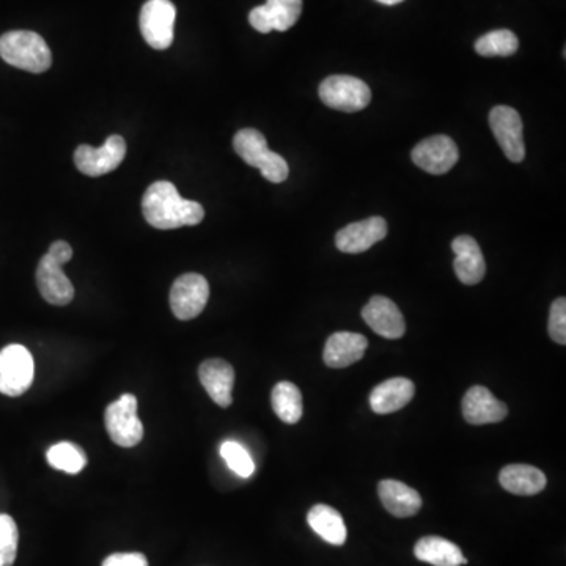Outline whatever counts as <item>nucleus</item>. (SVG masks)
Here are the masks:
<instances>
[{
	"mask_svg": "<svg viewBox=\"0 0 566 566\" xmlns=\"http://www.w3.org/2000/svg\"><path fill=\"white\" fill-rule=\"evenodd\" d=\"M0 57L12 67L29 73H45L51 68L52 54L43 37L30 30H13L0 37Z\"/></svg>",
	"mask_w": 566,
	"mask_h": 566,
	"instance_id": "nucleus-3",
	"label": "nucleus"
},
{
	"mask_svg": "<svg viewBox=\"0 0 566 566\" xmlns=\"http://www.w3.org/2000/svg\"><path fill=\"white\" fill-rule=\"evenodd\" d=\"M307 522L318 537L334 546H342L348 538L345 521L335 508L329 505L317 504L310 508Z\"/></svg>",
	"mask_w": 566,
	"mask_h": 566,
	"instance_id": "nucleus-23",
	"label": "nucleus"
},
{
	"mask_svg": "<svg viewBox=\"0 0 566 566\" xmlns=\"http://www.w3.org/2000/svg\"><path fill=\"white\" fill-rule=\"evenodd\" d=\"M233 148L249 166L260 170L261 175L271 183H283L287 180L288 164L282 156L269 150L266 137L254 128H244L236 133Z\"/></svg>",
	"mask_w": 566,
	"mask_h": 566,
	"instance_id": "nucleus-4",
	"label": "nucleus"
},
{
	"mask_svg": "<svg viewBox=\"0 0 566 566\" xmlns=\"http://www.w3.org/2000/svg\"><path fill=\"white\" fill-rule=\"evenodd\" d=\"M177 8L170 0H148L140 10V32L148 45L158 51L170 48Z\"/></svg>",
	"mask_w": 566,
	"mask_h": 566,
	"instance_id": "nucleus-9",
	"label": "nucleus"
},
{
	"mask_svg": "<svg viewBox=\"0 0 566 566\" xmlns=\"http://www.w3.org/2000/svg\"><path fill=\"white\" fill-rule=\"evenodd\" d=\"M499 482L508 493L535 496L546 488L548 478L538 467L530 464H508L500 471Z\"/></svg>",
	"mask_w": 566,
	"mask_h": 566,
	"instance_id": "nucleus-22",
	"label": "nucleus"
},
{
	"mask_svg": "<svg viewBox=\"0 0 566 566\" xmlns=\"http://www.w3.org/2000/svg\"><path fill=\"white\" fill-rule=\"evenodd\" d=\"M126 142L122 136H111L100 148L81 145L74 151V164L87 177H101L122 164Z\"/></svg>",
	"mask_w": 566,
	"mask_h": 566,
	"instance_id": "nucleus-10",
	"label": "nucleus"
},
{
	"mask_svg": "<svg viewBox=\"0 0 566 566\" xmlns=\"http://www.w3.org/2000/svg\"><path fill=\"white\" fill-rule=\"evenodd\" d=\"M46 456H48V463L51 464V467L71 475L79 474L87 466V455L73 442H59V444L52 445Z\"/></svg>",
	"mask_w": 566,
	"mask_h": 566,
	"instance_id": "nucleus-26",
	"label": "nucleus"
},
{
	"mask_svg": "<svg viewBox=\"0 0 566 566\" xmlns=\"http://www.w3.org/2000/svg\"><path fill=\"white\" fill-rule=\"evenodd\" d=\"M321 101L340 112H359L372 101V90L362 79L353 76H329L321 82Z\"/></svg>",
	"mask_w": 566,
	"mask_h": 566,
	"instance_id": "nucleus-7",
	"label": "nucleus"
},
{
	"mask_svg": "<svg viewBox=\"0 0 566 566\" xmlns=\"http://www.w3.org/2000/svg\"><path fill=\"white\" fill-rule=\"evenodd\" d=\"M378 494L384 508L397 518H411L422 508V497L416 489L398 480L379 482Z\"/></svg>",
	"mask_w": 566,
	"mask_h": 566,
	"instance_id": "nucleus-21",
	"label": "nucleus"
},
{
	"mask_svg": "<svg viewBox=\"0 0 566 566\" xmlns=\"http://www.w3.org/2000/svg\"><path fill=\"white\" fill-rule=\"evenodd\" d=\"M221 456L227 466L239 477L249 478L254 475V460L250 458L249 452L239 442L225 441L221 445Z\"/></svg>",
	"mask_w": 566,
	"mask_h": 566,
	"instance_id": "nucleus-28",
	"label": "nucleus"
},
{
	"mask_svg": "<svg viewBox=\"0 0 566 566\" xmlns=\"http://www.w3.org/2000/svg\"><path fill=\"white\" fill-rule=\"evenodd\" d=\"M73 258V247L67 241H56L48 254L41 258L37 268V285L40 295L52 306H68L74 299V287L65 276L62 266Z\"/></svg>",
	"mask_w": 566,
	"mask_h": 566,
	"instance_id": "nucleus-2",
	"label": "nucleus"
},
{
	"mask_svg": "<svg viewBox=\"0 0 566 566\" xmlns=\"http://www.w3.org/2000/svg\"><path fill=\"white\" fill-rule=\"evenodd\" d=\"M489 126L494 137L511 162H522L526 158V145L522 137V120L513 107L496 106L489 114Z\"/></svg>",
	"mask_w": 566,
	"mask_h": 566,
	"instance_id": "nucleus-11",
	"label": "nucleus"
},
{
	"mask_svg": "<svg viewBox=\"0 0 566 566\" xmlns=\"http://www.w3.org/2000/svg\"><path fill=\"white\" fill-rule=\"evenodd\" d=\"M414 394L416 386L408 378H390L372 390L370 408L379 416H386L408 406Z\"/></svg>",
	"mask_w": 566,
	"mask_h": 566,
	"instance_id": "nucleus-20",
	"label": "nucleus"
},
{
	"mask_svg": "<svg viewBox=\"0 0 566 566\" xmlns=\"http://www.w3.org/2000/svg\"><path fill=\"white\" fill-rule=\"evenodd\" d=\"M145 221L158 230H175L180 227L199 225L205 217L200 203L181 197L175 184L156 181L145 191L142 199Z\"/></svg>",
	"mask_w": 566,
	"mask_h": 566,
	"instance_id": "nucleus-1",
	"label": "nucleus"
},
{
	"mask_svg": "<svg viewBox=\"0 0 566 566\" xmlns=\"http://www.w3.org/2000/svg\"><path fill=\"white\" fill-rule=\"evenodd\" d=\"M368 348L365 335L354 332H335L324 346V364L329 368H346L364 357Z\"/></svg>",
	"mask_w": 566,
	"mask_h": 566,
	"instance_id": "nucleus-19",
	"label": "nucleus"
},
{
	"mask_svg": "<svg viewBox=\"0 0 566 566\" xmlns=\"http://www.w3.org/2000/svg\"><path fill=\"white\" fill-rule=\"evenodd\" d=\"M103 566H148L147 557L139 552H120L112 554L103 562Z\"/></svg>",
	"mask_w": 566,
	"mask_h": 566,
	"instance_id": "nucleus-31",
	"label": "nucleus"
},
{
	"mask_svg": "<svg viewBox=\"0 0 566 566\" xmlns=\"http://www.w3.org/2000/svg\"><path fill=\"white\" fill-rule=\"evenodd\" d=\"M365 323L384 339H401L406 332L405 318L394 301L384 296H375L362 309Z\"/></svg>",
	"mask_w": 566,
	"mask_h": 566,
	"instance_id": "nucleus-15",
	"label": "nucleus"
},
{
	"mask_svg": "<svg viewBox=\"0 0 566 566\" xmlns=\"http://www.w3.org/2000/svg\"><path fill=\"white\" fill-rule=\"evenodd\" d=\"M18 526L12 516L0 515V566H13L18 554Z\"/></svg>",
	"mask_w": 566,
	"mask_h": 566,
	"instance_id": "nucleus-29",
	"label": "nucleus"
},
{
	"mask_svg": "<svg viewBox=\"0 0 566 566\" xmlns=\"http://www.w3.org/2000/svg\"><path fill=\"white\" fill-rule=\"evenodd\" d=\"M452 250L455 252L453 268L458 280L464 285L482 282L486 274V263L477 241L472 236H458L453 239Z\"/></svg>",
	"mask_w": 566,
	"mask_h": 566,
	"instance_id": "nucleus-18",
	"label": "nucleus"
},
{
	"mask_svg": "<svg viewBox=\"0 0 566 566\" xmlns=\"http://www.w3.org/2000/svg\"><path fill=\"white\" fill-rule=\"evenodd\" d=\"M411 156L414 164L425 172L444 175L452 170L460 159V150L456 147L455 140L450 137L433 136L417 144Z\"/></svg>",
	"mask_w": 566,
	"mask_h": 566,
	"instance_id": "nucleus-12",
	"label": "nucleus"
},
{
	"mask_svg": "<svg viewBox=\"0 0 566 566\" xmlns=\"http://www.w3.org/2000/svg\"><path fill=\"white\" fill-rule=\"evenodd\" d=\"M210 299V285L205 277L195 272L183 274L173 282L170 307L178 320L189 321L199 317Z\"/></svg>",
	"mask_w": 566,
	"mask_h": 566,
	"instance_id": "nucleus-8",
	"label": "nucleus"
},
{
	"mask_svg": "<svg viewBox=\"0 0 566 566\" xmlns=\"http://www.w3.org/2000/svg\"><path fill=\"white\" fill-rule=\"evenodd\" d=\"M463 416L471 425L499 423L507 417L508 408L504 401L497 400L486 387L474 386L463 398Z\"/></svg>",
	"mask_w": 566,
	"mask_h": 566,
	"instance_id": "nucleus-16",
	"label": "nucleus"
},
{
	"mask_svg": "<svg viewBox=\"0 0 566 566\" xmlns=\"http://www.w3.org/2000/svg\"><path fill=\"white\" fill-rule=\"evenodd\" d=\"M414 555L420 562L433 566L467 565V559H464L461 549L452 541L441 537L420 538L414 548Z\"/></svg>",
	"mask_w": 566,
	"mask_h": 566,
	"instance_id": "nucleus-24",
	"label": "nucleus"
},
{
	"mask_svg": "<svg viewBox=\"0 0 566 566\" xmlns=\"http://www.w3.org/2000/svg\"><path fill=\"white\" fill-rule=\"evenodd\" d=\"M107 433L114 444L120 447H134L144 438V425L137 416V398L125 394L107 406L104 412Z\"/></svg>",
	"mask_w": 566,
	"mask_h": 566,
	"instance_id": "nucleus-5",
	"label": "nucleus"
},
{
	"mask_svg": "<svg viewBox=\"0 0 566 566\" xmlns=\"http://www.w3.org/2000/svg\"><path fill=\"white\" fill-rule=\"evenodd\" d=\"M34 357L26 346L10 345L0 351V394L19 397L34 383Z\"/></svg>",
	"mask_w": 566,
	"mask_h": 566,
	"instance_id": "nucleus-6",
	"label": "nucleus"
},
{
	"mask_svg": "<svg viewBox=\"0 0 566 566\" xmlns=\"http://www.w3.org/2000/svg\"><path fill=\"white\" fill-rule=\"evenodd\" d=\"M301 13L302 0H268L249 13V23L260 34H269L272 30L285 32L298 23Z\"/></svg>",
	"mask_w": 566,
	"mask_h": 566,
	"instance_id": "nucleus-13",
	"label": "nucleus"
},
{
	"mask_svg": "<svg viewBox=\"0 0 566 566\" xmlns=\"http://www.w3.org/2000/svg\"><path fill=\"white\" fill-rule=\"evenodd\" d=\"M376 2H379V4H384V5H397V4H401L403 0H376Z\"/></svg>",
	"mask_w": 566,
	"mask_h": 566,
	"instance_id": "nucleus-32",
	"label": "nucleus"
},
{
	"mask_svg": "<svg viewBox=\"0 0 566 566\" xmlns=\"http://www.w3.org/2000/svg\"><path fill=\"white\" fill-rule=\"evenodd\" d=\"M519 48V40L511 30H494L478 38L475 51L483 57L513 56Z\"/></svg>",
	"mask_w": 566,
	"mask_h": 566,
	"instance_id": "nucleus-27",
	"label": "nucleus"
},
{
	"mask_svg": "<svg viewBox=\"0 0 566 566\" xmlns=\"http://www.w3.org/2000/svg\"><path fill=\"white\" fill-rule=\"evenodd\" d=\"M386 236L387 222L383 217L373 216L342 228L335 236V246L343 254H362Z\"/></svg>",
	"mask_w": 566,
	"mask_h": 566,
	"instance_id": "nucleus-14",
	"label": "nucleus"
},
{
	"mask_svg": "<svg viewBox=\"0 0 566 566\" xmlns=\"http://www.w3.org/2000/svg\"><path fill=\"white\" fill-rule=\"evenodd\" d=\"M199 378L217 406L228 408L232 405V390L235 386V370L232 365L222 359H208L200 365Z\"/></svg>",
	"mask_w": 566,
	"mask_h": 566,
	"instance_id": "nucleus-17",
	"label": "nucleus"
},
{
	"mask_svg": "<svg viewBox=\"0 0 566 566\" xmlns=\"http://www.w3.org/2000/svg\"><path fill=\"white\" fill-rule=\"evenodd\" d=\"M271 403L276 416L282 422L295 425L301 420L302 411H304L301 390L290 381L276 384V387L272 389Z\"/></svg>",
	"mask_w": 566,
	"mask_h": 566,
	"instance_id": "nucleus-25",
	"label": "nucleus"
},
{
	"mask_svg": "<svg viewBox=\"0 0 566 566\" xmlns=\"http://www.w3.org/2000/svg\"><path fill=\"white\" fill-rule=\"evenodd\" d=\"M549 335L555 343L566 345V299L559 298L552 302L549 313Z\"/></svg>",
	"mask_w": 566,
	"mask_h": 566,
	"instance_id": "nucleus-30",
	"label": "nucleus"
}]
</instances>
